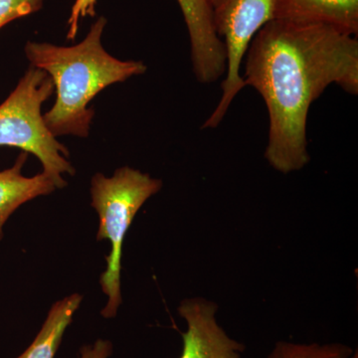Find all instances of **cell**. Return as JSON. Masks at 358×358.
<instances>
[{"mask_svg":"<svg viewBox=\"0 0 358 358\" xmlns=\"http://www.w3.org/2000/svg\"><path fill=\"white\" fill-rule=\"evenodd\" d=\"M1 239H2V237H1V236H0V240H1Z\"/></svg>","mask_w":358,"mask_h":358,"instance_id":"16","label":"cell"},{"mask_svg":"<svg viewBox=\"0 0 358 358\" xmlns=\"http://www.w3.org/2000/svg\"><path fill=\"white\" fill-rule=\"evenodd\" d=\"M243 79L262 96L268 114L265 159L288 174L308 166L312 103L331 84L358 94L357 36L319 23L268 21L252 40Z\"/></svg>","mask_w":358,"mask_h":358,"instance_id":"1","label":"cell"},{"mask_svg":"<svg viewBox=\"0 0 358 358\" xmlns=\"http://www.w3.org/2000/svg\"><path fill=\"white\" fill-rule=\"evenodd\" d=\"M55 88L43 70L30 67L17 86L0 105V148H20L34 155L58 188L67 183L63 173L75 174L68 160L69 152L61 145L45 124L41 107L53 95Z\"/></svg>","mask_w":358,"mask_h":358,"instance_id":"4","label":"cell"},{"mask_svg":"<svg viewBox=\"0 0 358 358\" xmlns=\"http://www.w3.org/2000/svg\"><path fill=\"white\" fill-rule=\"evenodd\" d=\"M44 0H0V29L8 23L37 13Z\"/></svg>","mask_w":358,"mask_h":358,"instance_id":"12","label":"cell"},{"mask_svg":"<svg viewBox=\"0 0 358 358\" xmlns=\"http://www.w3.org/2000/svg\"><path fill=\"white\" fill-rule=\"evenodd\" d=\"M352 358H358L357 350H355V353H353V355H352Z\"/></svg>","mask_w":358,"mask_h":358,"instance_id":"15","label":"cell"},{"mask_svg":"<svg viewBox=\"0 0 358 358\" xmlns=\"http://www.w3.org/2000/svg\"><path fill=\"white\" fill-rule=\"evenodd\" d=\"M355 350L341 343H296L278 341L268 358H352Z\"/></svg>","mask_w":358,"mask_h":358,"instance_id":"11","label":"cell"},{"mask_svg":"<svg viewBox=\"0 0 358 358\" xmlns=\"http://www.w3.org/2000/svg\"><path fill=\"white\" fill-rule=\"evenodd\" d=\"M27 160V152H21L11 169L0 171V236L4 224L16 209L30 200L50 194L57 187L55 181L44 173L25 178L21 169Z\"/></svg>","mask_w":358,"mask_h":358,"instance_id":"9","label":"cell"},{"mask_svg":"<svg viewBox=\"0 0 358 358\" xmlns=\"http://www.w3.org/2000/svg\"><path fill=\"white\" fill-rule=\"evenodd\" d=\"M107 25L103 16L92 25L86 38L71 47L27 42L25 54L32 67L43 70L56 90L53 107L43 115L54 136L87 138L94 110L88 107L101 91L143 74L141 61H122L103 49L102 35Z\"/></svg>","mask_w":358,"mask_h":358,"instance_id":"2","label":"cell"},{"mask_svg":"<svg viewBox=\"0 0 358 358\" xmlns=\"http://www.w3.org/2000/svg\"><path fill=\"white\" fill-rule=\"evenodd\" d=\"M218 307L203 298L187 299L178 313L187 324L180 358H242L245 345L231 338L216 320Z\"/></svg>","mask_w":358,"mask_h":358,"instance_id":"6","label":"cell"},{"mask_svg":"<svg viewBox=\"0 0 358 358\" xmlns=\"http://www.w3.org/2000/svg\"><path fill=\"white\" fill-rule=\"evenodd\" d=\"M214 27L226 52L222 96L202 129L217 128L239 92L246 87L241 65L249 45L268 21L274 20L275 0H208Z\"/></svg>","mask_w":358,"mask_h":358,"instance_id":"5","label":"cell"},{"mask_svg":"<svg viewBox=\"0 0 358 358\" xmlns=\"http://www.w3.org/2000/svg\"><path fill=\"white\" fill-rule=\"evenodd\" d=\"M162 187V181L129 166L117 169L112 178L96 173L91 182L92 206L100 218L96 240H110L112 251L101 275L103 293L109 296L102 315L112 319L122 303V243L127 231L141 206Z\"/></svg>","mask_w":358,"mask_h":358,"instance_id":"3","label":"cell"},{"mask_svg":"<svg viewBox=\"0 0 358 358\" xmlns=\"http://www.w3.org/2000/svg\"><path fill=\"white\" fill-rule=\"evenodd\" d=\"M113 345L108 341L99 339L94 345L84 346L79 358H108L112 355Z\"/></svg>","mask_w":358,"mask_h":358,"instance_id":"14","label":"cell"},{"mask_svg":"<svg viewBox=\"0 0 358 358\" xmlns=\"http://www.w3.org/2000/svg\"><path fill=\"white\" fill-rule=\"evenodd\" d=\"M82 300L81 294H73L54 303L36 338L17 358H54Z\"/></svg>","mask_w":358,"mask_h":358,"instance_id":"10","label":"cell"},{"mask_svg":"<svg viewBox=\"0 0 358 358\" xmlns=\"http://www.w3.org/2000/svg\"><path fill=\"white\" fill-rule=\"evenodd\" d=\"M178 2L189 34L195 77L200 83H214L226 73V52L214 27L208 0Z\"/></svg>","mask_w":358,"mask_h":358,"instance_id":"7","label":"cell"},{"mask_svg":"<svg viewBox=\"0 0 358 358\" xmlns=\"http://www.w3.org/2000/svg\"><path fill=\"white\" fill-rule=\"evenodd\" d=\"M96 0H76L73 4L72 10H71L69 20H68L67 38L74 40L76 38L78 28H79V21L81 18L86 16H95Z\"/></svg>","mask_w":358,"mask_h":358,"instance_id":"13","label":"cell"},{"mask_svg":"<svg viewBox=\"0 0 358 358\" xmlns=\"http://www.w3.org/2000/svg\"><path fill=\"white\" fill-rule=\"evenodd\" d=\"M274 20L333 26L357 36L358 0H275Z\"/></svg>","mask_w":358,"mask_h":358,"instance_id":"8","label":"cell"}]
</instances>
